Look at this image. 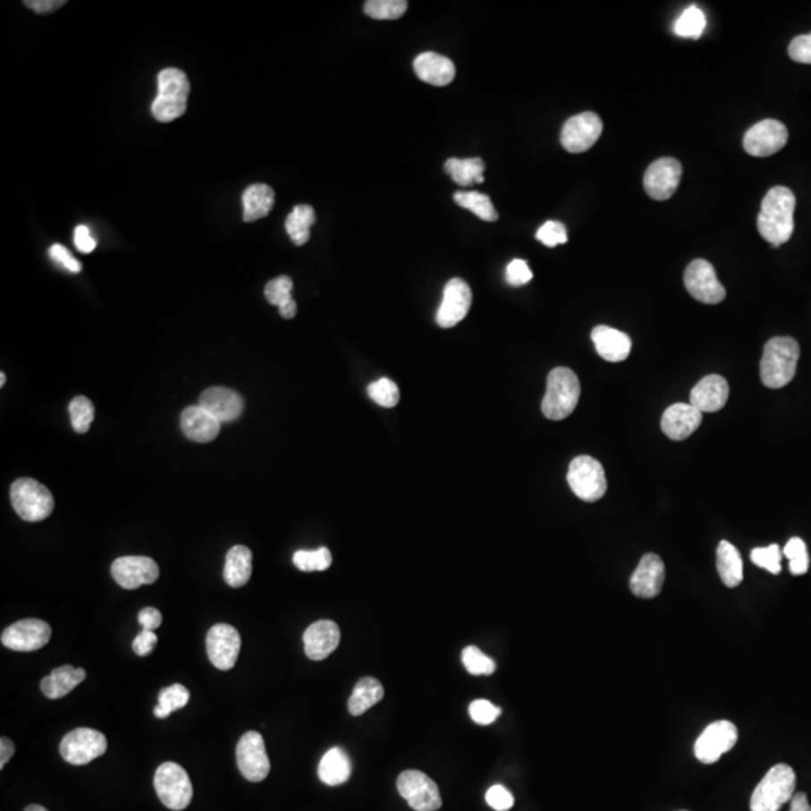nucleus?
<instances>
[{
	"instance_id": "nucleus-38",
	"label": "nucleus",
	"mask_w": 811,
	"mask_h": 811,
	"mask_svg": "<svg viewBox=\"0 0 811 811\" xmlns=\"http://www.w3.org/2000/svg\"><path fill=\"white\" fill-rule=\"evenodd\" d=\"M190 702V691L182 684H173L161 689L158 705L154 708V715L160 720L170 717L172 713L187 706Z\"/></svg>"
},
{
	"instance_id": "nucleus-12",
	"label": "nucleus",
	"mask_w": 811,
	"mask_h": 811,
	"mask_svg": "<svg viewBox=\"0 0 811 811\" xmlns=\"http://www.w3.org/2000/svg\"><path fill=\"white\" fill-rule=\"evenodd\" d=\"M684 284L689 295L704 304H720L726 298V289L718 282L715 269L704 258L689 263L685 269Z\"/></svg>"
},
{
	"instance_id": "nucleus-39",
	"label": "nucleus",
	"mask_w": 811,
	"mask_h": 811,
	"mask_svg": "<svg viewBox=\"0 0 811 811\" xmlns=\"http://www.w3.org/2000/svg\"><path fill=\"white\" fill-rule=\"evenodd\" d=\"M706 28V17L704 11L696 5H691L678 17L675 21V33L680 38L699 39Z\"/></svg>"
},
{
	"instance_id": "nucleus-14",
	"label": "nucleus",
	"mask_w": 811,
	"mask_h": 811,
	"mask_svg": "<svg viewBox=\"0 0 811 811\" xmlns=\"http://www.w3.org/2000/svg\"><path fill=\"white\" fill-rule=\"evenodd\" d=\"M603 132V121L592 112L580 113L563 123L561 143L570 154H582L596 145Z\"/></svg>"
},
{
	"instance_id": "nucleus-11",
	"label": "nucleus",
	"mask_w": 811,
	"mask_h": 811,
	"mask_svg": "<svg viewBox=\"0 0 811 811\" xmlns=\"http://www.w3.org/2000/svg\"><path fill=\"white\" fill-rule=\"evenodd\" d=\"M236 762L241 774L251 783H260L271 771L266 747L258 731H249L242 735L236 747Z\"/></svg>"
},
{
	"instance_id": "nucleus-3",
	"label": "nucleus",
	"mask_w": 811,
	"mask_h": 811,
	"mask_svg": "<svg viewBox=\"0 0 811 811\" xmlns=\"http://www.w3.org/2000/svg\"><path fill=\"white\" fill-rule=\"evenodd\" d=\"M580 380L567 367H558L550 371L547 390L541 403V410L552 421H562L576 410L580 399Z\"/></svg>"
},
{
	"instance_id": "nucleus-62",
	"label": "nucleus",
	"mask_w": 811,
	"mask_h": 811,
	"mask_svg": "<svg viewBox=\"0 0 811 811\" xmlns=\"http://www.w3.org/2000/svg\"><path fill=\"white\" fill-rule=\"evenodd\" d=\"M5 382H6L5 373H2V375H0V386H4V384H5Z\"/></svg>"
},
{
	"instance_id": "nucleus-23",
	"label": "nucleus",
	"mask_w": 811,
	"mask_h": 811,
	"mask_svg": "<svg viewBox=\"0 0 811 811\" xmlns=\"http://www.w3.org/2000/svg\"><path fill=\"white\" fill-rule=\"evenodd\" d=\"M702 419L704 413L691 404H672L663 415L662 430L672 441H684L700 427Z\"/></svg>"
},
{
	"instance_id": "nucleus-35",
	"label": "nucleus",
	"mask_w": 811,
	"mask_h": 811,
	"mask_svg": "<svg viewBox=\"0 0 811 811\" xmlns=\"http://www.w3.org/2000/svg\"><path fill=\"white\" fill-rule=\"evenodd\" d=\"M486 165L481 158H450L445 163V172L460 187H469L474 183L484 182Z\"/></svg>"
},
{
	"instance_id": "nucleus-34",
	"label": "nucleus",
	"mask_w": 811,
	"mask_h": 811,
	"mask_svg": "<svg viewBox=\"0 0 811 811\" xmlns=\"http://www.w3.org/2000/svg\"><path fill=\"white\" fill-rule=\"evenodd\" d=\"M382 699H384V687L380 684V680L370 678V676L362 678L355 685L352 696L347 704L349 713L352 714L353 717H359L368 709L373 708L376 704H379Z\"/></svg>"
},
{
	"instance_id": "nucleus-58",
	"label": "nucleus",
	"mask_w": 811,
	"mask_h": 811,
	"mask_svg": "<svg viewBox=\"0 0 811 811\" xmlns=\"http://www.w3.org/2000/svg\"><path fill=\"white\" fill-rule=\"evenodd\" d=\"M14 742L11 741L10 738L2 737L0 739V769L5 768V765L14 756Z\"/></svg>"
},
{
	"instance_id": "nucleus-20",
	"label": "nucleus",
	"mask_w": 811,
	"mask_h": 811,
	"mask_svg": "<svg viewBox=\"0 0 811 811\" xmlns=\"http://www.w3.org/2000/svg\"><path fill=\"white\" fill-rule=\"evenodd\" d=\"M472 305V291L461 278H452L444 289V300L437 310L436 322L441 328H452L465 319Z\"/></svg>"
},
{
	"instance_id": "nucleus-16",
	"label": "nucleus",
	"mask_w": 811,
	"mask_h": 811,
	"mask_svg": "<svg viewBox=\"0 0 811 811\" xmlns=\"http://www.w3.org/2000/svg\"><path fill=\"white\" fill-rule=\"evenodd\" d=\"M788 139V128L783 123L775 119H765L746 132L744 149L753 156H771L783 149Z\"/></svg>"
},
{
	"instance_id": "nucleus-26",
	"label": "nucleus",
	"mask_w": 811,
	"mask_h": 811,
	"mask_svg": "<svg viewBox=\"0 0 811 811\" xmlns=\"http://www.w3.org/2000/svg\"><path fill=\"white\" fill-rule=\"evenodd\" d=\"M181 428L190 441L207 444L218 436L221 422L198 404V406H190L183 410L182 417H181Z\"/></svg>"
},
{
	"instance_id": "nucleus-19",
	"label": "nucleus",
	"mask_w": 811,
	"mask_h": 811,
	"mask_svg": "<svg viewBox=\"0 0 811 811\" xmlns=\"http://www.w3.org/2000/svg\"><path fill=\"white\" fill-rule=\"evenodd\" d=\"M112 576L123 589H137L156 583L160 577V568L154 559L146 556H123L113 562Z\"/></svg>"
},
{
	"instance_id": "nucleus-44",
	"label": "nucleus",
	"mask_w": 811,
	"mask_h": 811,
	"mask_svg": "<svg viewBox=\"0 0 811 811\" xmlns=\"http://www.w3.org/2000/svg\"><path fill=\"white\" fill-rule=\"evenodd\" d=\"M784 556L789 559V570L793 576H802L808 571L810 567V558L807 552V545L801 538L789 539L788 545L784 547Z\"/></svg>"
},
{
	"instance_id": "nucleus-8",
	"label": "nucleus",
	"mask_w": 811,
	"mask_h": 811,
	"mask_svg": "<svg viewBox=\"0 0 811 811\" xmlns=\"http://www.w3.org/2000/svg\"><path fill=\"white\" fill-rule=\"evenodd\" d=\"M156 795L167 808L181 811L191 804L192 784L181 765L165 762L156 769L154 779Z\"/></svg>"
},
{
	"instance_id": "nucleus-52",
	"label": "nucleus",
	"mask_w": 811,
	"mask_h": 811,
	"mask_svg": "<svg viewBox=\"0 0 811 811\" xmlns=\"http://www.w3.org/2000/svg\"><path fill=\"white\" fill-rule=\"evenodd\" d=\"M789 56L798 63L811 65V33L792 39L789 46Z\"/></svg>"
},
{
	"instance_id": "nucleus-53",
	"label": "nucleus",
	"mask_w": 811,
	"mask_h": 811,
	"mask_svg": "<svg viewBox=\"0 0 811 811\" xmlns=\"http://www.w3.org/2000/svg\"><path fill=\"white\" fill-rule=\"evenodd\" d=\"M48 254L50 258L55 260V262L59 263L62 267H65L66 271L70 273H80L81 271V263L77 260V258L71 256L70 251L61 244H55L50 247L48 249Z\"/></svg>"
},
{
	"instance_id": "nucleus-18",
	"label": "nucleus",
	"mask_w": 811,
	"mask_h": 811,
	"mask_svg": "<svg viewBox=\"0 0 811 811\" xmlns=\"http://www.w3.org/2000/svg\"><path fill=\"white\" fill-rule=\"evenodd\" d=\"M52 638V629L41 620H23L10 625L2 633V645L19 652H32L46 646Z\"/></svg>"
},
{
	"instance_id": "nucleus-55",
	"label": "nucleus",
	"mask_w": 811,
	"mask_h": 811,
	"mask_svg": "<svg viewBox=\"0 0 811 811\" xmlns=\"http://www.w3.org/2000/svg\"><path fill=\"white\" fill-rule=\"evenodd\" d=\"M74 244L81 253H92L97 247V241L90 235V230L86 225H77L74 230Z\"/></svg>"
},
{
	"instance_id": "nucleus-46",
	"label": "nucleus",
	"mask_w": 811,
	"mask_h": 811,
	"mask_svg": "<svg viewBox=\"0 0 811 811\" xmlns=\"http://www.w3.org/2000/svg\"><path fill=\"white\" fill-rule=\"evenodd\" d=\"M751 562L757 567L764 568L771 574H779L781 571V552L777 545L768 547H757L750 554Z\"/></svg>"
},
{
	"instance_id": "nucleus-61",
	"label": "nucleus",
	"mask_w": 811,
	"mask_h": 811,
	"mask_svg": "<svg viewBox=\"0 0 811 811\" xmlns=\"http://www.w3.org/2000/svg\"><path fill=\"white\" fill-rule=\"evenodd\" d=\"M24 811H47L44 807L38 806V804H30V806L26 807Z\"/></svg>"
},
{
	"instance_id": "nucleus-2",
	"label": "nucleus",
	"mask_w": 811,
	"mask_h": 811,
	"mask_svg": "<svg viewBox=\"0 0 811 811\" xmlns=\"http://www.w3.org/2000/svg\"><path fill=\"white\" fill-rule=\"evenodd\" d=\"M799 344L792 337L771 338L765 344L764 355L760 361V379L765 386L771 390H780L797 373L798 359H799Z\"/></svg>"
},
{
	"instance_id": "nucleus-37",
	"label": "nucleus",
	"mask_w": 811,
	"mask_h": 811,
	"mask_svg": "<svg viewBox=\"0 0 811 811\" xmlns=\"http://www.w3.org/2000/svg\"><path fill=\"white\" fill-rule=\"evenodd\" d=\"M454 200L459 207L474 212L475 215L479 216L481 220L487 221V223H493V221H496L499 218L496 207H493L490 198L483 194V192L457 191L454 194Z\"/></svg>"
},
{
	"instance_id": "nucleus-54",
	"label": "nucleus",
	"mask_w": 811,
	"mask_h": 811,
	"mask_svg": "<svg viewBox=\"0 0 811 811\" xmlns=\"http://www.w3.org/2000/svg\"><path fill=\"white\" fill-rule=\"evenodd\" d=\"M156 643H158V638H156V634L154 631L141 629L140 633L137 634L136 638H134V642H132V649L139 656H148L154 652Z\"/></svg>"
},
{
	"instance_id": "nucleus-45",
	"label": "nucleus",
	"mask_w": 811,
	"mask_h": 811,
	"mask_svg": "<svg viewBox=\"0 0 811 811\" xmlns=\"http://www.w3.org/2000/svg\"><path fill=\"white\" fill-rule=\"evenodd\" d=\"M461 658L470 675H492L496 671V663L493 662L490 656L486 655L479 647H465Z\"/></svg>"
},
{
	"instance_id": "nucleus-10",
	"label": "nucleus",
	"mask_w": 811,
	"mask_h": 811,
	"mask_svg": "<svg viewBox=\"0 0 811 811\" xmlns=\"http://www.w3.org/2000/svg\"><path fill=\"white\" fill-rule=\"evenodd\" d=\"M397 789L409 806L417 811H436L442 807L441 792L428 775L417 769L400 774Z\"/></svg>"
},
{
	"instance_id": "nucleus-41",
	"label": "nucleus",
	"mask_w": 811,
	"mask_h": 811,
	"mask_svg": "<svg viewBox=\"0 0 811 811\" xmlns=\"http://www.w3.org/2000/svg\"><path fill=\"white\" fill-rule=\"evenodd\" d=\"M406 11V0H368L364 4V13L375 20H397Z\"/></svg>"
},
{
	"instance_id": "nucleus-24",
	"label": "nucleus",
	"mask_w": 811,
	"mask_h": 811,
	"mask_svg": "<svg viewBox=\"0 0 811 811\" xmlns=\"http://www.w3.org/2000/svg\"><path fill=\"white\" fill-rule=\"evenodd\" d=\"M342 633L333 621H317L304 633V646L307 656L313 662H322L338 647Z\"/></svg>"
},
{
	"instance_id": "nucleus-50",
	"label": "nucleus",
	"mask_w": 811,
	"mask_h": 811,
	"mask_svg": "<svg viewBox=\"0 0 811 811\" xmlns=\"http://www.w3.org/2000/svg\"><path fill=\"white\" fill-rule=\"evenodd\" d=\"M532 277H534V274L530 271L529 265L521 258H514L507 266L505 278L510 286H525L532 280Z\"/></svg>"
},
{
	"instance_id": "nucleus-42",
	"label": "nucleus",
	"mask_w": 811,
	"mask_h": 811,
	"mask_svg": "<svg viewBox=\"0 0 811 811\" xmlns=\"http://www.w3.org/2000/svg\"><path fill=\"white\" fill-rule=\"evenodd\" d=\"M368 395L382 408H395L400 401L399 386L388 377H382L368 384Z\"/></svg>"
},
{
	"instance_id": "nucleus-56",
	"label": "nucleus",
	"mask_w": 811,
	"mask_h": 811,
	"mask_svg": "<svg viewBox=\"0 0 811 811\" xmlns=\"http://www.w3.org/2000/svg\"><path fill=\"white\" fill-rule=\"evenodd\" d=\"M139 624L143 629L154 631L163 624V614L156 607H145L139 612Z\"/></svg>"
},
{
	"instance_id": "nucleus-7",
	"label": "nucleus",
	"mask_w": 811,
	"mask_h": 811,
	"mask_svg": "<svg viewBox=\"0 0 811 811\" xmlns=\"http://www.w3.org/2000/svg\"><path fill=\"white\" fill-rule=\"evenodd\" d=\"M567 481L572 493L585 502L600 501L607 492L604 468L589 455H579L568 468Z\"/></svg>"
},
{
	"instance_id": "nucleus-43",
	"label": "nucleus",
	"mask_w": 811,
	"mask_h": 811,
	"mask_svg": "<svg viewBox=\"0 0 811 811\" xmlns=\"http://www.w3.org/2000/svg\"><path fill=\"white\" fill-rule=\"evenodd\" d=\"M71 424L77 433H86L94 421V403L88 397H75L70 403Z\"/></svg>"
},
{
	"instance_id": "nucleus-9",
	"label": "nucleus",
	"mask_w": 811,
	"mask_h": 811,
	"mask_svg": "<svg viewBox=\"0 0 811 811\" xmlns=\"http://www.w3.org/2000/svg\"><path fill=\"white\" fill-rule=\"evenodd\" d=\"M59 750L68 764L81 766L98 759L107 751V738L101 731L80 727L63 737Z\"/></svg>"
},
{
	"instance_id": "nucleus-21",
	"label": "nucleus",
	"mask_w": 811,
	"mask_h": 811,
	"mask_svg": "<svg viewBox=\"0 0 811 811\" xmlns=\"http://www.w3.org/2000/svg\"><path fill=\"white\" fill-rule=\"evenodd\" d=\"M666 579L664 562L658 554L647 553L640 559L638 567L629 579V589L634 596L651 600L660 596Z\"/></svg>"
},
{
	"instance_id": "nucleus-51",
	"label": "nucleus",
	"mask_w": 811,
	"mask_h": 811,
	"mask_svg": "<svg viewBox=\"0 0 811 811\" xmlns=\"http://www.w3.org/2000/svg\"><path fill=\"white\" fill-rule=\"evenodd\" d=\"M486 799H487L488 806L496 811H508L514 806V797H512L511 792L501 786V784H496V786H492V788L488 789Z\"/></svg>"
},
{
	"instance_id": "nucleus-22",
	"label": "nucleus",
	"mask_w": 811,
	"mask_h": 811,
	"mask_svg": "<svg viewBox=\"0 0 811 811\" xmlns=\"http://www.w3.org/2000/svg\"><path fill=\"white\" fill-rule=\"evenodd\" d=\"M199 406H202L221 424L235 421L244 412L242 397L236 391L223 388V386H212V388L203 391L200 400H199Z\"/></svg>"
},
{
	"instance_id": "nucleus-36",
	"label": "nucleus",
	"mask_w": 811,
	"mask_h": 811,
	"mask_svg": "<svg viewBox=\"0 0 811 811\" xmlns=\"http://www.w3.org/2000/svg\"><path fill=\"white\" fill-rule=\"evenodd\" d=\"M316 223L315 209L310 205H298L286 218L287 235L293 244L304 245L310 241L311 225Z\"/></svg>"
},
{
	"instance_id": "nucleus-13",
	"label": "nucleus",
	"mask_w": 811,
	"mask_h": 811,
	"mask_svg": "<svg viewBox=\"0 0 811 811\" xmlns=\"http://www.w3.org/2000/svg\"><path fill=\"white\" fill-rule=\"evenodd\" d=\"M738 741V729L727 720L709 724L694 744V755L705 765L715 764Z\"/></svg>"
},
{
	"instance_id": "nucleus-40",
	"label": "nucleus",
	"mask_w": 811,
	"mask_h": 811,
	"mask_svg": "<svg viewBox=\"0 0 811 811\" xmlns=\"http://www.w3.org/2000/svg\"><path fill=\"white\" fill-rule=\"evenodd\" d=\"M293 563L300 571L313 572L325 571L333 563V554L326 547L317 550H300L293 554Z\"/></svg>"
},
{
	"instance_id": "nucleus-59",
	"label": "nucleus",
	"mask_w": 811,
	"mask_h": 811,
	"mask_svg": "<svg viewBox=\"0 0 811 811\" xmlns=\"http://www.w3.org/2000/svg\"><path fill=\"white\" fill-rule=\"evenodd\" d=\"M790 811H811L806 793L799 792L793 795L792 799H790Z\"/></svg>"
},
{
	"instance_id": "nucleus-4",
	"label": "nucleus",
	"mask_w": 811,
	"mask_h": 811,
	"mask_svg": "<svg viewBox=\"0 0 811 811\" xmlns=\"http://www.w3.org/2000/svg\"><path fill=\"white\" fill-rule=\"evenodd\" d=\"M190 80L178 68H165L158 74V95L152 103V114L160 122H172L187 112Z\"/></svg>"
},
{
	"instance_id": "nucleus-29",
	"label": "nucleus",
	"mask_w": 811,
	"mask_h": 811,
	"mask_svg": "<svg viewBox=\"0 0 811 811\" xmlns=\"http://www.w3.org/2000/svg\"><path fill=\"white\" fill-rule=\"evenodd\" d=\"M85 680V669H75V667L66 664V666L57 667L50 675L41 680V691L47 699H62Z\"/></svg>"
},
{
	"instance_id": "nucleus-17",
	"label": "nucleus",
	"mask_w": 811,
	"mask_h": 811,
	"mask_svg": "<svg viewBox=\"0 0 811 811\" xmlns=\"http://www.w3.org/2000/svg\"><path fill=\"white\" fill-rule=\"evenodd\" d=\"M682 178V165L675 158H660L647 167L643 187L649 198L664 202L675 194Z\"/></svg>"
},
{
	"instance_id": "nucleus-33",
	"label": "nucleus",
	"mask_w": 811,
	"mask_h": 811,
	"mask_svg": "<svg viewBox=\"0 0 811 811\" xmlns=\"http://www.w3.org/2000/svg\"><path fill=\"white\" fill-rule=\"evenodd\" d=\"M717 571L727 587H737L744 579L741 553L729 541H722L717 547Z\"/></svg>"
},
{
	"instance_id": "nucleus-49",
	"label": "nucleus",
	"mask_w": 811,
	"mask_h": 811,
	"mask_svg": "<svg viewBox=\"0 0 811 811\" xmlns=\"http://www.w3.org/2000/svg\"><path fill=\"white\" fill-rule=\"evenodd\" d=\"M502 709L496 705H493L488 700H475L469 706V715L477 724L488 726L496 722L497 717L501 715Z\"/></svg>"
},
{
	"instance_id": "nucleus-57",
	"label": "nucleus",
	"mask_w": 811,
	"mask_h": 811,
	"mask_svg": "<svg viewBox=\"0 0 811 811\" xmlns=\"http://www.w3.org/2000/svg\"><path fill=\"white\" fill-rule=\"evenodd\" d=\"M24 5L30 10L37 11L38 14H48L65 5V0H30V2H24Z\"/></svg>"
},
{
	"instance_id": "nucleus-27",
	"label": "nucleus",
	"mask_w": 811,
	"mask_h": 811,
	"mask_svg": "<svg viewBox=\"0 0 811 811\" xmlns=\"http://www.w3.org/2000/svg\"><path fill=\"white\" fill-rule=\"evenodd\" d=\"M591 338L596 352L605 361L622 362L629 357L633 346L631 338L618 329L600 325L592 329Z\"/></svg>"
},
{
	"instance_id": "nucleus-60",
	"label": "nucleus",
	"mask_w": 811,
	"mask_h": 811,
	"mask_svg": "<svg viewBox=\"0 0 811 811\" xmlns=\"http://www.w3.org/2000/svg\"><path fill=\"white\" fill-rule=\"evenodd\" d=\"M278 311L283 319H293L298 313V305H296L295 300H287L286 304L278 307Z\"/></svg>"
},
{
	"instance_id": "nucleus-5",
	"label": "nucleus",
	"mask_w": 811,
	"mask_h": 811,
	"mask_svg": "<svg viewBox=\"0 0 811 811\" xmlns=\"http://www.w3.org/2000/svg\"><path fill=\"white\" fill-rule=\"evenodd\" d=\"M797 775L789 765L779 764L769 769L751 795V811H780L795 795Z\"/></svg>"
},
{
	"instance_id": "nucleus-15",
	"label": "nucleus",
	"mask_w": 811,
	"mask_h": 811,
	"mask_svg": "<svg viewBox=\"0 0 811 811\" xmlns=\"http://www.w3.org/2000/svg\"><path fill=\"white\" fill-rule=\"evenodd\" d=\"M207 651L209 660L218 671L233 669L240 656V631L229 624L214 625L207 636Z\"/></svg>"
},
{
	"instance_id": "nucleus-48",
	"label": "nucleus",
	"mask_w": 811,
	"mask_h": 811,
	"mask_svg": "<svg viewBox=\"0 0 811 811\" xmlns=\"http://www.w3.org/2000/svg\"><path fill=\"white\" fill-rule=\"evenodd\" d=\"M536 240L550 249L565 244L568 241L567 227L559 221H547L536 232Z\"/></svg>"
},
{
	"instance_id": "nucleus-47",
	"label": "nucleus",
	"mask_w": 811,
	"mask_h": 811,
	"mask_svg": "<svg viewBox=\"0 0 811 811\" xmlns=\"http://www.w3.org/2000/svg\"><path fill=\"white\" fill-rule=\"evenodd\" d=\"M291 289H293L291 278L282 275V277L274 278L267 283L265 287V296H266L267 302L280 307V305L286 304L287 300H293Z\"/></svg>"
},
{
	"instance_id": "nucleus-28",
	"label": "nucleus",
	"mask_w": 811,
	"mask_h": 811,
	"mask_svg": "<svg viewBox=\"0 0 811 811\" xmlns=\"http://www.w3.org/2000/svg\"><path fill=\"white\" fill-rule=\"evenodd\" d=\"M413 70L422 81L433 86L450 85L455 77L452 61L433 52L421 53L413 61Z\"/></svg>"
},
{
	"instance_id": "nucleus-25",
	"label": "nucleus",
	"mask_w": 811,
	"mask_h": 811,
	"mask_svg": "<svg viewBox=\"0 0 811 811\" xmlns=\"http://www.w3.org/2000/svg\"><path fill=\"white\" fill-rule=\"evenodd\" d=\"M729 400V384L722 376L709 375L694 386L689 404L700 412H718Z\"/></svg>"
},
{
	"instance_id": "nucleus-6",
	"label": "nucleus",
	"mask_w": 811,
	"mask_h": 811,
	"mask_svg": "<svg viewBox=\"0 0 811 811\" xmlns=\"http://www.w3.org/2000/svg\"><path fill=\"white\" fill-rule=\"evenodd\" d=\"M11 503L26 521H41L55 510V497L37 479L19 478L11 486Z\"/></svg>"
},
{
	"instance_id": "nucleus-30",
	"label": "nucleus",
	"mask_w": 811,
	"mask_h": 811,
	"mask_svg": "<svg viewBox=\"0 0 811 811\" xmlns=\"http://www.w3.org/2000/svg\"><path fill=\"white\" fill-rule=\"evenodd\" d=\"M253 572V553L245 545H235L225 556L224 580L230 587H242Z\"/></svg>"
},
{
	"instance_id": "nucleus-31",
	"label": "nucleus",
	"mask_w": 811,
	"mask_h": 811,
	"mask_svg": "<svg viewBox=\"0 0 811 811\" xmlns=\"http://www.w3.org/2000/svg\"><path fill=\"white\" fill-rule=\"evenodd\" d=\"M244 203V221L253 223L269 215L275 203V192L265 183H254L242 194Z\"/></svg>"
},
{
	"instance_id": "nucleus-1",
	"label": "nucleus",
	"mask_w": 811,
	"mask_h": 811,
	"mask_svg": "<svg viewBox=\"0 0 811 811\" xmlns=\"http://www.w3.org/2000/svg\"><path fill=\"white\" fill-rule=\"evenodd\" d=\"M797 199L788 187H773L766 192L760 207L757 229L766 242L773 247L786 244L793 235V214Z\"/></svg>"
},
{
	"instance_id": "nucleus-32",
	"label": "nucleus",
	"mask_w": 811,
	"mask_h": 811,
	"mask_svg": "<svg viewBox=\"0 0 811 811\" xmlns=\"http://www.w3.org/2000/svg\"><path fill=\"white\" fill-rule=\"evenodd\" d=\"M352 774V764L346 751L334 747L322 757L319 764V779L328 786L346 783Z\"/></svg>"
}]
</instances>
